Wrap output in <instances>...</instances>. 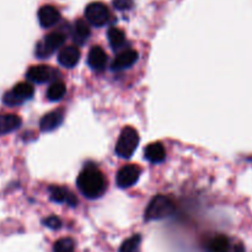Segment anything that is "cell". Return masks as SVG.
Here are the masks:
<instances>
[{
  "instance_id": "1",
  "label": "cell",
  "mask_w": 252,
  "mask_h": 252,
  "mask_svg": "<svg viewBox=\"0 0 252 252\" xmlns=\"http://www.w3.org/2000/svg\"><path fill=\"white\" fill-rule=\"evenodd\" d=\"M78 189L86 198L95 199L106 191V180L102 172L94 166H86L76 180Z\"/></svg>"
},
{
  "instance_id": "2",
  "label": "cell",
  "mask_w": 252,
  "mask_h": 252,
  "mask_svg": "<svg viewBox=\"0 0 252 252\" xmlns=\"http://www.w3.org/2000/svg\"><path fill=\"white\" fill-rule=\"evenodd\" d=\"M175 211V203L166 196H157L152 199L145 211V220H160L171 216Z\"/></svg>"
},
{
  "instance_id": "3",
  "label": "cell",
  "mask_w": 252,
  "mask_h": 252,
  "mask_svg": "<svg viewBox=\"0 0 252 252\" xmlns=\"http://www.w3.org/2000/svg\"><path fill=\"white\" fill-rule=\"evenodd\" d=\"M139 144V134L132 127H125L116 144V154L122 159H130Z\"/></svg>"
},
{
  "instance_id": "4",
  "label": "cell",
  "mask_w": 252,
  "mask_h": 252,
  "mask_svg": "<svg viewBox=\"0 0 252 252\" xmlns=\"http://www.w3.org/2000/svg\"><path fill=\"white\" fill-rule=\"evenodd\" d=\"M65 38V34L62 32H52V33L47 34L41 42L37 43L34 54L39 59L48 58L51 54H53L57 49L63 46Z\"/></svg>"
},
{
  "instance_id": "5",
  "label": "cell",
  "mask_w": 252,
  "mask_h": 252,
  "mask_svg": "<svg viewBox=\"0 0 252 252\" xmlns=\"http://www.w3.org/2000/svg\"><path fill=\"white\" fill-rule=\"evenodd\" d=\"M34 89L30 83H19L2 96V102L9 106L21 105L33 96Z\"/></svg>"
},
{
  "instance_id": "6",
  "label": "cell",
  "mask_w": 252,
  "mask_h": 252,
  "mask_svg": "<svg viewBox=\"0 0 252 252\" xmlns=\"http://www.w3.org/2000/svg\"><path fill=\"white\" fill-rule=\"evenodd\" d=\"M110 11L103 2L94 1L85 7V19L94 26H103L107 24Z\"/></svg>"
},
{
  "instance_id": "7",
  "label": "cell",
  "mask_w": 252,
  "mask_h": 252,
  "mask_svg": "<svg viewBox=\"0 0 252 252\" xmlns=\"http://www.w3.org/2000/svg\"><path fill=\"white\" fill-rule=\"evenodd\" d=\"M139 176V167L135 166V165H126L117 172L116 182H117V186L121 187V189H129L138 181Z\"/></svg>"
},
{
  "instance_id": "8",
  "label": "cell",
  "mask_w": 252,
  "mask_h": 252,
  "mask_svg": "<svg viewBox=\"0 0 252 252\" xmlns=\"http://www.w3.org/2000/svg\"><path fill=\"white\" fill-rule=\"evenodd\" d=\"M57 71L48 65H33L27 70L26 78L29 81L37 84H43L53 80Z\"/></svg>"
},
{
  "instance_id": "9",
  "label": "cell",
  "mask_w": 252,
  "mask_h": 252,
  "mask_svg": "<svg viewBox=\"0 0 252 252\" xmlns=\"http://www.w3.org/2000/svg\"><path fill=\"white\" fill-rule=\"evenodd\" d=\"M61 20V14L58 10L52 5H43L38 10V21L39 25L44 29L54 26Z\"/></svg>"
},
{
  "instance_id": "10",
  "label": "cell",
  "mask_w": 252,
  "mask_h": 252,
  "mask_svg": "<svg viewBox=\"0 0 252 252\" xmlns=\"http://www.w3.org/2000/svg\"><path fill=\"white\" fill-rule=\"evenodd\" d=\"M138 61V53L134 49H126V51L121 52L120 54H117V57L115 58V61L111 64V68L113 70H123V69H127L129 66H132L135 62Z\"/></svg>"
},
{
  "instance_id": "11",
  "label": "cell",
  "mask_w": 252,
  "mask_h": 252,
  "mask_svg": "<svg viewBox=\"0 0 252 252\" xmlns=\"http://www.w3.org/2000/svg\"><path fill=\"white\" fill-rule=\"evenodd\" d=\"M63 118L64 113L62 110L52 111V112L47 113L42 117L41 122H39V129L42 132H52V130L57 129L62 125Z\"/></svg>"
},
{
  "instance_id": "12",
  "label": "cell",
  "mask_w": 252,
  "mask_h": 252,
  "mask_svg": "<svg viewBox=\"0 0 252 252\" xmlns=\"http://www.w3.org/2000/svg\"><path fill=\"white\" fill-rule=\"evenodd\" d=\"M79 59H80V51L75 46L65 47L58 54L59 64L65 66V68H73V66H75L78 64Z\"/></svg>"
},
{
  "instance_id": "13",
  "label": "cell",
  "mask_w": 252,
  "mask_h": 252,
  "mask_svg": "<svg viewBox=\"0 0 252 252\" xmlns=\"http://www.w3.org/2000/svg\"><path fill=\"white\" fill-rule=\"evenodd\" d=\"M88 63L89 65H90V68L94 69V70H102L106 66V63H107L106 52L98 46L93 47V48L90 49V52H89Z\"/></svg>"
},
{
  "instance_id": "14",
  "label": "cell",
  "mask_w": 252,
  "mask_h": 252,
  "mask_svg": "<svg viewBox=\"0 0 252 252\" xmlns=\"http://www.w3.org/2000/svg\"><path fill=\"white\" fill-rule=\"evenodd\" d=\"M49 198L56 203H68L71 207L76 204V198L74 197V194L59 186L49 187Z\"/></svg>"
},
{
  "instance_id": "15",
  "label": "cell",
  "mask_w": 252,
  "mask_h": 252,
  "mask_svg": "<svg viewBox=\"0 0 252 252\" xmlns=\"http://www.w3.org/2000/svg\"><path fill=\"white\" fill-rule=\"evenodd\" d=\"M145 159L148 161L153 162V164H159V162H162L166 158V153H165V148L162 147L161 143L155 142L152 143V144L148 145L145 148Z\"/></svg>"
},
{
  "instance_id": "16",
  "label": "cell",
  "mask_w": 252,
  "mask_h": 252,
  "mask_svg": "<svg viewBox=\"0 0 252 252\" xmlns=\"http://www.w3.org/2000/svg\"><path fill=\"white\" fill-rule=\"evenodd\" d=\"M21 126V118L16 115L0 116V135L7 134Z\"/></svg>"
},
{
  "instance_id": "17",
  "label": "cell",
  "mask_w": 252,
  "mask_h": 252,
  "mask_svg": "<svg viewBox=\"0 0 252 252\" xmlns=\"http://www.w3.org/2000/svg\"><path fill=\"white\" fill-rule=\"evenodd\" d=\"M229 250H230V243L224 235L214 236L207 245L208 252H229Z\"/></svg>"
},
{
  "instance_id": "18",
  "label": "cell",
  "mask_w": 252,
  "mask_h": 252,
  "mask_svg": "<svg viewBox=\"0 0 252 252\" xmlns=\"http://www.w3.org/2000/svg\"><path fill=\"white\" fill-rule=\"evenodd\" d=\"M107 36L113 51H117V49L122 48V47L125 46L126 36H125V32H123L122 30L117 29V27H112V29L108 30Z\"/></svg>"
},
{
  "instance_id": "19",
  "label": "cell",
  "mask_w": 252,
  "mask_h": 252,
  "mask_svg": "<svg viewBox=\"0 0 252 252\" xmlns=\"http://www.w3.org/2000/svg\"><path fill=\"white\" fill-rule=\"evenodd\" d=\"M74 33V39L79 43H84V42L88 39V37L90 36V27H89L88 22L84 21V20H78V21L74 24L73 29Z\"/></svg>"
},
{
  "instance_id": "20",
  "label": "cell",
  "mask_w": 252,
  "mask_h": 252,
  "mask_svg": "<svg viewBox=\"0 0 252 252\" xmlns=\"http://www.w3.org/2000/svg\"><path fill=\"white\" fill-rule=\"evenodd\" d=\"M66 93L65 84L63 81H54L51 84V86L47 90V97L49 101H59L64 97Z\"/></svg>"
},
{
  "instance_id": "21",
  "label": "cell",
  "mask_w": 252,
  "mask_h": 252,
  "mask_svg": "<svg viewBox=\"0 0 252 252\" xmlns=\"http://www.w3.org/2000/svg\"><path fill=\"white\" fill-rule=\"evenodd\" d=\"M140 243H142V238H140V235L135 234V235L130 236L129 239L123 241L120 248V252H138Z\"/></svg>"
},
{
  "instance_id": "22",
  "label": "cell",
  "mask_w": 252,
  "mask_h": 252,
  "mask_svg": "<svg viewBox=\"0 0 252 252\" xmlns=\"http://www.w3.org/2000/svg\"><path fill=\"white\" fill-rule=\"evenodd\" d=\"M53 252H74V241L69 238L59 239L54 244Z\"/></svg>"
},
{
  "instance_id": "23",
  "label": "cell",
  "mask_w": 252,
  "mask_h": 252,
  "mask_svg": "<svg viewBox=\"0 0 252 252\" xmlns=\"http://www.w3.org/2000/svg\"><path fill=\"white\" fill-rule=\"evenodd\" d=\"M112 4L115 9L125 11V10L132 9L133 5H134V1L133 0H113Z\"/></svg>"
},
{
  "instance_id": "24",
  "label": "cell",
  "mask_w": 252,
  "mask_h": 252,
  "mask_svg": "<svg viewBox=\"0 0 252 252\" xmlns=\"http://www.w3.org/2000/svg\"><path fill=\"white\" fill-rule=\"evenodd\" d=\"M43 224L47 226V228L52 229V230H57L62 226V220L57 217H48V218L43 219Z\"/></svg>"
},
{
  "instance_id": "25",
  "label": "cell",
  "mask_w": 252,
  "mask_h": 252,
  "mask_svg": "<svg viewBox=\"0 0 252 252\" xmlns=\"http://www.w3.org/2000/svg\"><path fill=\"white\" fill-rule=\"evenodd\" d=\"M234 252H245V248H244L241 244H238V245L235 246V249H234Z\"/></svg>"
}]
</instances>
